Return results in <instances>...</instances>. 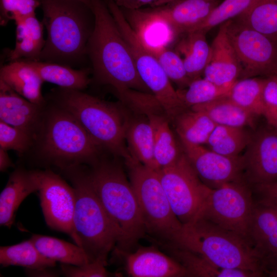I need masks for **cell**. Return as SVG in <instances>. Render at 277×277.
<instances>
[{"mask_svg":"<svg viewBox=\"0 0 277 277\" xmlns=\"http://www.w3.org/2000/svg\"><path fill=\"white\" fill-rule=\"evenodd\" d=\"M94 27L87 47L95 78L117 95L129 89L151 93L140 78L132 54L104 0H91ZM152 94V93H151Z\"/></svg>","mask_w":277,"mask_h":277,"instance_id":"1","label":"cell"},{"mask_svg":"<svg viewBox=\"0 0 277 277\" xmlns=\"http://www.w3.org/2000/svg\"><path fill=\"white\" fill-rule=\"evenodd\" d=\"M39 1L47 36L38 61L81 65L94 27L91 7L80 0Z\"/></svg>","mask_w":277,"mask_h":277,"instance_id":"2","label":"cell"},{"mask_svg":"<svg viewBox=\"0 0 277 277\" xmlns=\"http://www.w3.org/2000/svg\"><path fill=\"white\" fill-rule=\"evenodd\" d=\"M90 167L94 189L118 233L116 250L129 252L146 233L131 184L116 159L101 156Z\"/></svg>","mask_w":277,"mask_h":277,"instance_id":"3","label":"cell"},{"mask_svg":"<svg viewBox=\"0 0 277 277\" xmlns=\"http://www.w3.org/2000/svg\"><path fill=\"white\" fill-rule=\"evenodd\" d=\"M52 103L71 114L103 150L125 162L133 157L127 146V111L121 104L102 100L82 90L59 87L51 90Z\"/></svg>","mask_w":277,"mask_h":277,"instance_id":"4","label":"cell"},{"mask_svg":"<svg viewBox=\"0 0 277 277\" xmlns=\"http://www.w3.org/2000/svg\"><path fill=\"white\" fill-rule=\"evenodd\" d=\"M39 156L60 171L93 164L103 150L69 112L53 104L44 108L35 137Z\"/></svg>","mask_w":277,"mask_h":277,"instance_id":"5","label":"cell"},{"mask_svg":"<svg viewBox=\"0 0 277 277\" xmlns=\"http://www.w3.org/2000/svg\"><path fill=\"white\" fill-rule=\"evenodd\" d=\"M72 184L75 198L73 225L89 262L105 266L109 253L116 246L118 235L93 186L86 165L61 171Z\"/></svg>","mask_w":277,"mask_h":277,"instance_id":"6","label":"cell"},{"mask_svg":"<svg viewBox=\"0 0 277 277\" xmlns=\"http://www.w3.org/2000/svg\"><path fill=\"white\" fill-rule=\"evenodd\" d=\"M166 245L197 253L220 267L265 275L261 261L247 239L202 217L183 225L173 241Z\"/></svg>","mask_w":277,"mask_h":277,"instance_id":"7","label":"cell"},{"mask_svg":"<svg viewBox=\"0 0 277 277\" xmlns=\"http://www.w3.org/2000/svg\"><path fill=\"white\" fill-rule=\"evenodd\" d=\"M138 203L146 232L171 243L182 227L162 186L158 171L134 157L125 162Z\"/></svg>","mask_w":277,"mask_h":277,"instance_id":"8","label":"cell"},{"mask_svg":"<svg viewBox=\"0 0 277 277\" xmlns=\"http://www.w3.org/2000/svg\"><path fill=\"white\" fill-rule=\"evenodd\" d=\"M116 24L132 54L138 74L165 110L170 120L173 119L186 108L177 90L154 56L146 48L143 40L130 26L126 16L113 0L107 3Z\"/></svg>","mask_w":277,"mask_h":277,"instance_id":"9","label":"cell"},{"mask_svg":"<svg viewBox=\"0 0 277 277\" xmlns=\"http://www.w3.org/2000/svg\"><path fill=\"white\" fill-rule=\"evenodd\" d=\"M254 203L252 187L245 180L226 183L210 188L197 217L205 218L248 240Z\"/></svg>","mask_w":277,"mask_h":277,"instance_id":"10","label":"cell"},{"mask_svg":"<svg viewBox=\"0 0 277 277\" xmlns=\"http://www.w3.org/2000/svg\"><path fill=\"white\" fill-rule=\"evenodd\" d=\"M158 172L172 209L182 225L196 219L210 188L199 178L184 151L175 162Z\"/></svg>","mask_w":277,"mask_h":277,"instance_id":"11","label":"cell"},{"mask_svg":"<svg viewBox=\"0 0 277 277\" xmlns=\"http://www.w3.org/2000/svg\"><path fill=\"white\" fill-rule=\"evenodd\" d=\"M227 32L242 68V78L277 74V41L234 18Z\"/></svg>","mask_w":277,"mask_h":277,"instance_id":"12","label":"cell"},{"mask_svg":"<svg viewBox=\"0 0 277 277\" xmlns=\"http://www.w3.org/2000/svg\"><path fill=\"white\" fill-rule=\"evenodd\" d=\"M38 171L39 187L37 192L47 226L68 234L81 247L73 225L75 198L72 186L50 168Z\"/></svg>","mask_w":277,"mask_h":277,"instance_id":"13","label":"cell"},{"mask_svg":"<svg viewBox=\"0 0 277 277\" xmlns=\"http://www.w3.org/2000/svg\"><path fill=\"white\" fill-rule=\"evenodd\" d=\"M121 101L148 117L152 129L154 157L159 169L175 162L183 151L181 150L171 129L168 116L154 95L130 89L121 95Z\"/></svg>","mask_w":277,"mask_h":277,"instance_id":"14","label":"cell"},{"mask_svg":"<svg viewBox=\"0 0 277 277\" xmlns=\"http://www.w3.org/2000/svg\"><path fill=\"white\" fill-rule=\"evenodd\" d=\"M181 142L183 151L195 172L209 188L245 180L242 156H227L202 145Z\"/></svg>","mask_w":277,"mask_h":277,"instance_id":"15","label":"cell"},{"mask_svg":"<svg viewBox=\"0 0 277 277\" xmlns=\"http://www.w3.org/2000/svg\"><path fill=\"white\" fill-rule=\"evenodd\" d=\"M242 159L251 186L277 181V130L263 129L250 137Z\"/></svg>","mask_w":277,"mask_h":277,"instance_id":"16","label":"cell"},{"mask_svg":"<svg viewBox=\"0 0 277 277\" xmlns=\"http://www.w3.org/2000/svg\"><path fill=\"white\" fill-rule=\"evenodd\" d=\"M219 3L218 0H181L145 11L166 25L175 36L201 25Z\"/></svg>","mask_w":277,"mask_h":277,"instance_id":"17","label":"cell"},{"mask_svg":"<svg viewBox=\"0 0 277 277\" xmlns=\"http://www.w3.org/2000/svg\"><path fill=\"white\" fill-rule=\"evenodd\" d=\"M220 25L210 45V57L203 75L217 85L231 87L241 77L242 68L228 36L227 22Z\"/></svg>","mask_w":277,"mask_h":277,"instance_id":"18","label":"cell"},{"mask_svg":"<svg viewBox=\"0 0 277 277\" xmlns=\"http://www.w3.org/2000/svg\"><path fill=\"white\" fill-rule=\"evenodd\" d=\"M248 240L260 258L264 271L265 266L277 256V205L255 201Z\"/></svg>","mask_w":277,"mask_h":277,"instance_id":"19","label":"cell"},{"mask_svg":"<svg viewBox=\"0 0 277 277\" xmlns=\"http://www.w3.org/2000/svg\"><path fill=\"white\" fill-rule=\"evenodd\" d=\"M120 253L126 254V270L131 276H188L186 269L179 262L153 247Z\"/></svg>","mask_w":277,"mask_h":277,"instance_id":"20","label":"cell"},{"mask_svg":"<svg viewBox=\"0 0 277 277\" xmlns=\"http://www.w3.org/2000/svg\"><path fill=\"white\" fill-rule=\"evenodd\" d=\"M45 106L30 102L0 80V121L24 130L35 137Z\"/></svg>","mask_w":277,"mask_h":277,"instance_id":"21","label":"cell"},{"mask_svg":"<svg viewBox=\"0 0 277 277\" xmlns=\"http://www.w3.org/2000/svg\"><path fill=\"white\" fill-rule=\"evenodd\" d=\"M39 187L38 170L16 168L10 175L0 194V224L10 228L15 213L29 194L37 192Z\"/></svg>","mask_w":277,"mask_h":277,"instance_id":"22","label":"cell"},{"mask_svg":"<svg viewBox=\"0 0 277 277\" xmlns=\"http://www.w3.org/2000/svg\"><path fill=\"white\" fill-rule=\"evenodd\" d=\"M124 106L127 115L125 139L130 154L144 165L158 171L153 132L148 117L136 109Z\"/></svg>","mask_w":277,"mask_h":277,"instance_id":"23","label":"cell"},{"mask_svg":"<svg viewBox=\"0 0 277 277\" xmlns=\"http://www.w3.org/2000/svg\"><path fill=\"white\" fill-rule=\"evenodd\" d=\"M0 80L30 102L45 105L46 101L42 93L44 82L26 60L10 62L1 66Z\"/></svg>","mask_w":277,"mask_h":277,"instance_id":"24","label":"cell"},{"mask_svg":"<svg viewBox=\"0 0 277 277\" xmlns=\"http://www.w3.org/2000/svg\"><path fill=\"white\" fill-rule=\"evenodd\" d=\"M16 41L14 48L7 51L9 62L17 60L38 61L44 48V24L36 14L15 23Z\"/></svg>","mask_w":277,"mask_h":277,"instance_id":"25","label":"cell"},{"mask_svg":"<svg viewBox=\"0 0 277 277\" xmlns=\"http://www.w3.org/2000/svg\"><path fill=\"white\" fill-rule=\"evenodd\" d=\"M172 258L186 269L188 276L195 277H260L263 275L252 271L225 268L215 265L203 256L179 247L166 245Z\"/></svg>","mask_w":277,"mask_h":277,"instance_id":"26","label":"cell"},{"mask_svg":"<svg viewBox=\"0 0 277 277\" xmlns=\"http://www.w3.org/2000/svg\"><path fill=\"white\" fill-rule=\"evenodd\" d=\"M190 109L204 113L216 125L234 127H253L258 116L233 102L227 95L193 106Z\"/></svg>","mask_w":277,"mask_h":277,"instance_id":"27","label":"cell"},{"mask_svg":"<svg viewBox=\"0 0 277 277\" xmlns=\"http://www.w3.org/2000/svg\"><path fill=\"white\" fill-rule=\"evenodd\" d=\"M26 61L36 70L44 82L55 84L61 88L83 90L91 82L89 70L86 68L75 69L56 63Z\"/></svg>","mask_w":277,"mask_h":277,"instance_id":"28","label":"cell"},{"mask_svg":"<svg viewBox=\"0 0 277 277\" xmlns=\"http://www.w3.org/2000/svg\"><path fill=\"white\" fill-rule=\"evenodd\" d=\"M206 33L200 31L187 32L177 46V51L184 56L185 69L192 81L201 77L210 57L211 46Z\"/></svg>","mask_w":277,"mask_h":277,"instance_id":"29","label":"cell"},{"mask_svg":"<svg viewBox=\"0 0 277 277\" xmlns=\"http://www.w3.org/2000/svg\"><path fill=\"white\" fill-rule=\"evenodd\" d=\"M181 141L194 144H206L216 124L204 113L187 109L172 122Z\"/></svg>","mask_w":277,"mask_h":277,"instance_id":"30","label":"cell"},{"mask_svg":"<svg viewBox=\"0 0 277 277\" xmlns=\"http://www.w3.org/2000/svg\"><path fill=\"white\" fill-rule=\"evenodd\" d=\"M30 239L43 255L55 262L76 266L89 263L84 249L76 244L41 234H33Z\"/></svg>","mask_w":277,"mask_h":277,"instance_id":"31","label":"cell"},{"mask_svg":"<svg viewBox=\"0 0 277 277\" xmlns=\"http://www.w3.org/2000/svg\"><path fill=\"white\" fill-rule=\"evenodd\" d=\"M56 262L43 255L30 239L18 244L0 247V264L18 266L26 269L53 268Z\"/></svg>","mask_w":277,"mask_h":277,"instance_id":"32","label":"cell"},{"mask_svg":"<svg viewBox=\"0 0 277 277\" xmlns=\"http://www.w3.org/2000/svg\"><path fill=\"white\" fill-rule=\"evenodd\" d=\"M265 78L247 77L237 80L228 97L256 116L263 115L266 105L263 96Z\"/></svg>","mask_w":277,"mask_h":277,"instance_id":"33","label":"cell"},{"mask_svg":"<svg viewBox=\"0 0 277 277\" xmlns=\"http://www.w3.org/2000/svg\"><path fill=\"white\" fill-rule=\"evenodd\" d=\"M235 19L277 41V0H259Z\"/></svg>","mask_w":277,"mask_h":277,"instance_id":"34","label":"cell"},{"mask_svg":"<svg viewBox=\"0 0 277 277\" xmlns=\"http://www.w3.org/2000/svg\"><path fill=\"white\" fill-rule=\"evenodd\" d=\"M250 138L243 128L216 125L206 145L222 155L238 157L246 148Z\"/></svg>","mask_w":277,"mask_h":277,"instance_id":"35","label":"cell"},{"mask_svg":"<svg viewBox=\"0 0 277 277\" xmlns=\"http://www.w3.org/2000/svg\"><path fill=\"white\" fill-rule=\"evenodd\" d=\"M231 87L220 86L200 77L192 80L186 88L180 89L177 92L184 107L189 109L227 95Z\"/></svg>","mask_w":277,"mask_h":277,"instance_id":"36","label":"cell"},{"mask_svg":"<svg viewBox=\"0 0 277 277\" xmlns=\"http://www.w3.org/2000/svg\"><path fill=\"white\" fill-rule=\"evenodd\" d=\"M144 43L157 60L171 81L180 89H184L189 85L192 80L188 75L183 59L179 54L164 46H152Z\"/></svg>","mask_w":277,"mask_h":277,"instance_id":"37","label":"cell"},{"mask_svg":"<svg viewBox=\"0 0 277 277\" xmlns=\"http://www.w3.org/2000/svg\"><path fill=\"white\" fill-rule=\"evenodd\" d=\"M258 1L224 0L217 4L203 23L191 31L206 33L214 27L241 15Z\"/></svg>","mask_w":277,"mask_h":277,"instance_id":"38","label":"cell"},{"mask_svg":"<svg viewBox=\"0 0 277 277\" xmlns=\"http://www.w3.org/2000/svg\"><path fill=\"white\" fill-rule=\"evenodd\" d=\"M34 141L31 133L0 121V148L24 154L34 146Z\"/></svg>","mask_w":277,"mask_h":277,"instance_id":"39","label":"cell"},{"mask_svg":"<svg viewBox=\"0 0 277 277\" xmlns=\"http://www.w3.org/2000/svg\"><path fill=\"white\" fill-rule=\"evenodd\" d=\"M39 0H0V24L6 26L10 21L15 23L35 14L40 7Z\"/></svg>","mask_w":277,"mask_h":277,"instance_id":"40","label":"cell"},{"mask_svg":"<svg viewBox=\"0 0 277 277\" xmlns=\"http://www.w3.org/2000/svg\"><path fill=\"white\" fill-rule=\"evenodd\" d=\"M105 266L100 262L79 266L61 264V272L67 277H106L109 276V273Z\"/></svg>","mask_w":277,"mask_h":277,"instance_id":"41","label":"cell"},{"mask_svg":"<svg viewBox=\"0 0 277 277\" xmlns=\"http://www.w3.org/2000/svg\"><path fill=\"white\" fill-rule=\"evenodd\" d=\"M254 200L260 203L277 205V181L251 186Z\"/></svg>","mask_w":277,"mask_h":277,"instance_id":"42","label":"cell"},{"mask_svg":"<svg viewBox=\"0 0 277 277\" xmlns=\"http://www.w3.org/2000/svg\"><path fill=\"white\" fill-rule=\"evenodd\" d=\"M263 96L266 106L277 107V74L265 78Z\"/></svg>","mask_w":277,"mask_h":277,"instance_id":"43","label":"cell"},{"mask_svg":"<svg viewBox=\"0 0 277 277\" xmlns=\"http://www.w3.org/2000/svg\"><path fill=\"white\" fill-rule=\"evenodd\" d=\"M121 8L127 10L141 9L144 6H150L155 7L158 0H113Z\"/></svg>","mask_w":277,"mask_h":277,"instance_id":"44","label":"cell"},{"mask_svg":"<svg viewBox=\"0 0 277 277\" xmlns=\"http://www.w3.org/2000/svg\"><path fill=\"white\" fill-rule=\"evenodd\" d=\"M25 272L26 274L28 276L54 277L59 275V273L52 269V268L26 269Z\"/></svg>","mask_w":277,"mask_h":277,"instance_id":"45","label":"cell"},{"mask_svg":"<svg viewBox=\"0 0 277 277\" xmlns=\"http://www.w3.org/2000/svg\"><path fill=\"white\" fill-rule=\"evenodd\" d=\"M263 116L268 123L277 130V107L266 106Z\"/></svg>","mask_w":277,"mask_h":277,"instance_id":"46","label":"cell"},{"mask_svg":"<svg viewBox=\"0 0 277 277\" xmlns=\"http://www.w3.org/2000/svg\"><path fill=\"white\" fill-rule=\"evenodd\" d=\"M14 166L8 155L7 151L0 148V171L5 172L9 168Z\"/></svg>","mask_w":277,"mask_h":277,"instance_id":"47","label":"cell"},{"mask_svg":"<svg viewBox=\"0 0 277 277\" xmlns=\"http://www.w3.org/2000/svg\"><path fill=\"white\" fill-rule=\"evenodd\" d=\"M264 272L269 276L277 277V256L265 266Z\"/></svg>","mask_w":277,"mask_h":277,"instance_id":"48","label":"cell"},{"mask_svg":"<svg viewBox=\"0 0 277 277\" xmlns=\"http://www.w3.org/2000/svg\"><path fill=\"white\" fill-rule=\"evenodd\" d=\"M179 1L181 0H158L155 7L162 6L168 4L176 2Z\"/></svg>","mask_w":277,"mask_h":277,"instance_id":"49","label":"cell"},{"mask_svg":"<svg viewBox=\"0 0 277 277\" xmlns=\"http://www.w3.org/2000/svg\"><path fill=\"white\" fill-rule=\"evenodd\" d=\"M91 7V0H80Z\"/></svg>","mask_w":277,"mask_h":277,"instance_id":"50","label":"cell"},{"mask_svg":"<svg viewBox=\"0 0 277 277\" xmlns=\"http://www.w3.org/2000/svg\"><path fill=\"white\" fill-rule=\"evenodd\" d=\"M104 1H108V0H104Z\"/></svg>","mask_w":277,"mask_h":277,"instance_id":"51","label":"cell"}]
</instances>
